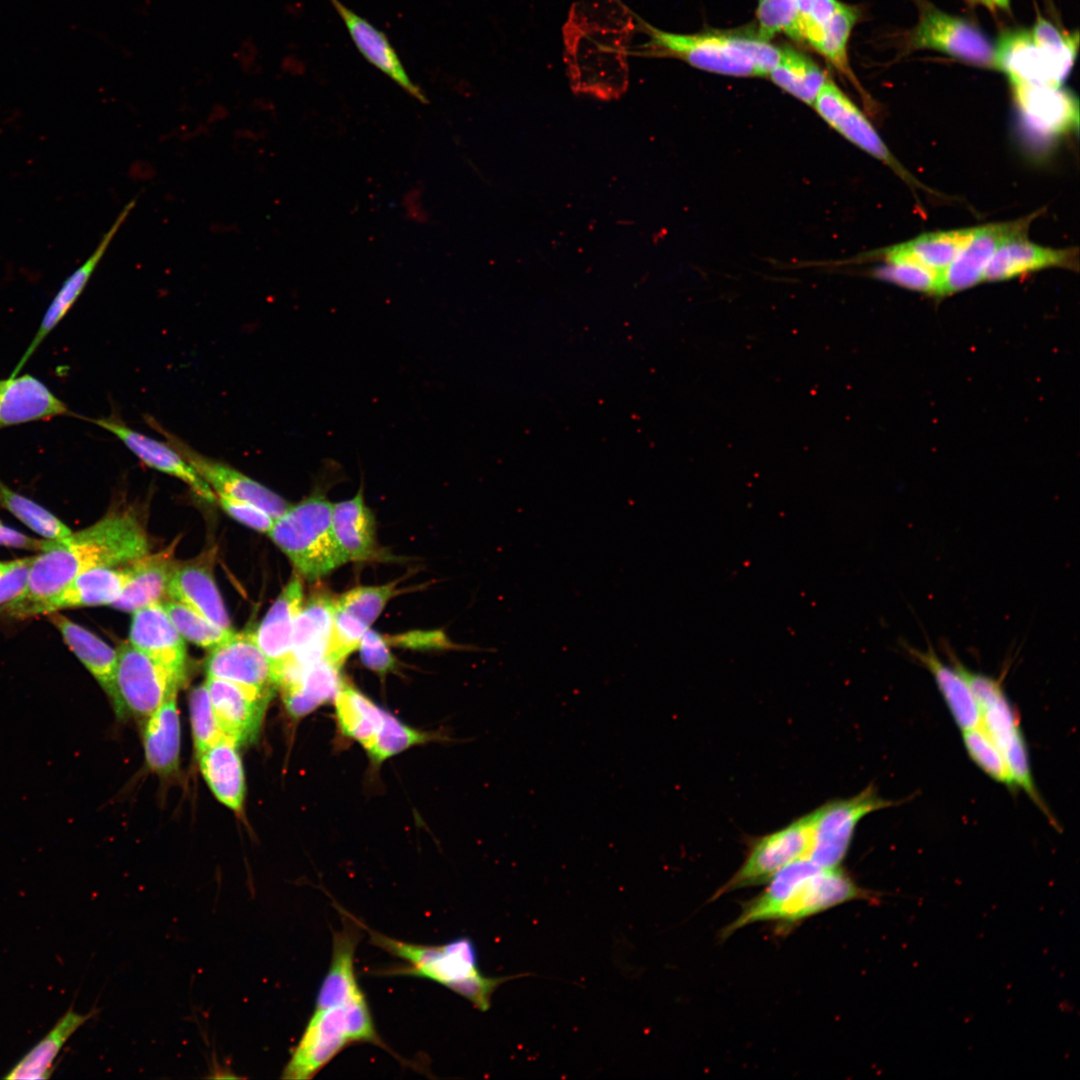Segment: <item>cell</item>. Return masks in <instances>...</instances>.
Listing matches in <instances>:
<instances>
[{
  "label": "cell",
  "mask_w": 1080,
  "mask_h": 1080,
  "mask_svg": "<svg viewBox=\"0 0 1080 1080\" xmlns=\"http://www.w3.org/2000/svg\"><path fill=\"white\" fill-rule=\"evenodd\" d=\"M129 643L165 667L184 684L186 680L185 640L169 618L162 602L133 612Z\"/></svg>",
  "instance_id": "d6986e66"
},
{
  "label": "cell",
  "mask_w": 1080,
  "mask_h": 1080,
  "mask_svg": "<svg viewBox=\"0 0 1080 1080\" xmlns=\"http://www.w3.org/2000/svg\"><path fill=\"white\" fill-rule=\"evenodd\" d=\"M48 616L68 647L106 693L116 715L123 717L115 681L117 650L58 611Z\"/></svg>",
  "instance_id": "cb8c5ba5"
},
{
  "label": "cell",
  "mask_w": 1080,
  "mask_h": 1080,
  "mask_svg": "<svg viewBox=\"0 0 1080 1080\" xmlns=\"http://www.w3.org/2000/svg\"><path fill=\"white\" fill-rule=\"evenodd\" d=\"M840 3L838 0H796L801 42L816 51L823 27Z\"/></svg>",
  "instance_id": "681fc988"
},
{
  "label": "cell",
  "mask_w": 1080,
  "mask_h": 1080,
  "mask_svg": "<svg viewBox=\"0 0 1080 1080\" xmlns=\"http://www.w3.org/2000/svg\"><path fill=\"white\" fill-rule=\"evenodd\" d=\"M369 628L356 617L335 607L325 659L340 669L346 659L358 649Z\"/></svg>",
  "instance_id": "bcb514c9"
},
{
  "label": "cell",
  "mask_w": 1080,
  "mask_h": 1080,
  "mask_svg": "<svg viewBox=\"0 0 1080 1080\" xmlns=\"http://www.w3.org/2000/svg\"><path fill=\"white\" fill-rule=\"evenodd\" d=\"M33 557L21 559L15 568L0 577V606L22 593L27 583Z\"/></svg>",
  "instance_id": "db71d44e"
},
{
  "label": "cell",
  "mask_w": 1080,
  "mask_h": 1080,
  "mask_svg": "<svg viewBox=\"0 0 1080 1080\" xmlns=\"http://www.w3.org/2000/svg\"><path fill=\"white\" fill-rule=\"evenodd\" d=\"M398 593L395 583L377 586H357L336 597L335 607L370 627L387 603Z\"/></svg>",
  "instance_id": "ee69618b"
},
{
  "label": "cell",
  "mask_w": 1080,
  "mask_h": 1080,
  "mask_svg": "<svg viewBox=\"0 0 1080 1080\" xmlns=\"http://www.w3.org/2000/svg\"><path fill=\"white\" fill-rule=\"evenodd\" d=\"M167 596L213 624L232 630L229 615L207 567L200 564L175 566L169 579Z\"/></svg>",
  "instance_id": "f1b7e54d"
},
{
  "label": "cell",
  "mask_w": 1080,
  "mask_h": 1080,
  "mask_svg": "<svg viewBox=\"0 0 1080 1080\" xmlns=\"http://www.w3.org/2000/svg\"><path fill=\"white\" fill-rule=\"evenodd\" d=\"M361 55L375 68L388 76L405 92L422 103L428 100L409 77L396 50L384 32L349 9L340 0H329Z\"/></svg>",
  "instance_id": "7402d4cb"
},
{
  "label": "cell",
  "mask_w": 1080,
  "mask_h": 1080,
  "mask_svg": "<svg viewBox=\"0 0 1080 1080\" xmlns=\"http://www.w3.org/2000/svg\"><path fill=\"white\" fill-rule=\"evenodd\" d=\"M647 42L633 53L647 57H670L711 73L737 77H764L776 64L780 47L758 32L707 31L670 33L637 17Z\"/></svg>",
  "instance_id": "7a4b0ae2"
},
{
  "label": "cell",
  "mask_w": 1080,
  "mask_h": 1080,
  "mask_svg": "<svg viewBox=\"0 0 1080 1080\" xmlns=\"http://www.w3.org/2000/svg\"><path fill=\"white\" fill-rule=\"evenodd\" d=\"M67 413L65 403L34 376L5 379L0 391V429Z\"/></svg>",
  "instance_id": "d4e9b609"
},
{
  "label": "cell",
  "mask_w": 1080,
  "mask_h": 1080,
  "mask_svg": "<svg viewBox=\"0 0 1080 1080\" xmlns=\"http://www.w3.org/2000/svg\"><path fill=\"white\" fill-rule=\"evenodd\" d=\"M48 544L49 539L31 538L0 522V545L42 552L48 547Z\"/></svg>",
  "instance_id": "11a10c76"
},
{
  "label": "cell",
  "mask_w": 1080,
  "mask_h": 1080,
  "mask_svg": "<svg viewBox=\"0 0 1080 1080\" xmlns=\"http://www.w3.org/2000/svg\"><path fill=\"white\" fill-rule=\"evenodd\" d=\"M387 1045L379 1036L367 1000L315 1008L283 1072L284 1079H311L353 1043Z\"/></svg>",
  "instance_id": "5b68a950"
},
{
  "label": "cell",
  "mask_w": 1080,
  "mask_h": 1080,
  "mask_svg": "<svg viewBox=\"0 0 1080 1080\" xmlns=\"http://www.w3.org/2000/svg\"><path fill=\"white\" fill-rule=\"evenodd\" d=\"M163 606L173 625L185 639L205 649H213L233 635V630L223 629L177 601H167Z\"/></svg>",
  "instance_id": "b9f144b4"
},
{
  "label": "cell",
  "mask_w": 1080,
  "mask_h": 1080,
  "mask_svg": "<svg viewBox=\"0 0 1080 1080\" xmlns=\"http://www.w3.org/2000/svg\"><path fill=\"white\" fill-rule=\"evenodd\" d=\"M897 804L881 797L872 784L852 797L825 802L810 812L811 845L807 858L821 868L840 866L858 823L870 813Z\"/></svg>",
  "instance_id": "8992f818"
},
{
  "label": "cell",
  "mask_w": 1080,
  "mask_h": 1080,
  "mask_svg": "<svg viewBox=\"0 0 1080 1080\" xmlns=\"http://www.w3.org/2000/svg\"><path fill=\"white\" fill-rule=\"evenodd\" d=\"M389 644L413 649L449 648L452 644L441 631H414L387 638Z\"/></svg>",
  "instance_id": "f5cc1de1"
},
{
  "label": "cell",
  "mask_w": 1080,
  "mask_h": 1080,
  "mask_svg": "<svg viewBox=\"0 0 1080 1080\" xmlns=\"http://www.w3.org/2000/svg\"><path fill=\"white\" fill-rule=\"evenodd\" d=\"M976 227L929 232L884 251L886 262H910L943 272L972 238Z\"/></svg>",
  "instance_id": "836d02e7"
},
{
  "label": "cell",
  "mask_w": 1080,
  "mask_h": 1080,
  "mask_svg": "<svg viewBox=\"0 0 1080 1080\" xmlns=\"http://www.w3.org/2000/svg\"><path fill=\"white\" fill-rule=\"evenodd\" d=\"M69 1008L49 1032L4 1076L8 1080H42L51 1076L54 1062L69 1038L93 1015Z\"/></svg>",
  "instance_id": "e575fe53"
},
{
  "label": "cell",
  "mask_w": 1080,
  "mask_h": 1080,
  "mask_svg": "<svg viewBox=\"0 0 1080 1080\" xmlns=\"http://www.w3.org/2000/svg\"><path fill=\"white\" fill-rule=\"evenodd\" d=\"M303 602L302 579L294 574L254 632L256 643L271 664L277 687L294 662L293 632Z\"/></svg>",
  "instance_id": "2e32d148"
},
{
  "label": "cell",
  "mask_w": 1080,
  "mask_h": 1080,
  "mask_svg": "<svg viewBox=\"0 0 1080 1080\" xmlns=\"http://www.w3.org/2000/svg\"><path fill=\"white\" fill-rule=\"evenodd\" d=\"M757 20L758 33L764 38L785 34L801 42L796 0H758Z\"/></svg>",
  "instance_id": "7dc6e473"
},
{
  "label": "cell",
  "mask_w": 1080,
  "mask_h": 1080,
  "mask_svg": "<svg viewBox=\"0 0 1080 1080\" xmlns=\"http://www.w3.org/2000/svg\"><path fill=\"white\" fill-rule=\"evenodd\" d=\"M151 424L166 437L168 443L187 460L215 494H223L250 502L265 510L274 519L280 517L291 506L280 495L228 464L206 457L191 449L181 439L163 429L157 422L151 420Z\"/></svg>",
  "instance_id": "8fae6325"
},
{
  "label": "cell",
  "mask_w": 1080,
  "mask_h": 1080,
  "mask_svg": "<svg viewBox=\"0 0 1080 1080\" xmlns=\"http://www.w3.org/2000/svg\"><path fill=\"white\" fill-rule=\"evenodd\" d=\"M4 383H5V379H4V380H0V391H1L2 387L4 386Z\"/></svg>",
  "instance_id": "680465c9"
},
{
  "label": "cell",
  "mask_w": 1080,
  "mask_h": 1080,
  "mask_svg": "<svg viewBox=\"0 0 1080 1080\" xmlns=\"http://www.w3.org/2000/svg\"><path fill=\"white\" fill-rule=\"evenodd\" d=\"M90 421L115 435L145 465L178 478L204 501L216 502L212 488L169 443L141 434L114 415Z\"/></svg>",
  "instance_id": "e0dca14e"
},
{
  "label": "cell",
  "mask_w": 1080,
  "mask_h": 1080,
  "mask_svg": "<svg viewBox=\"0 0 1080 1080\" xmlns=\"http://www.w3.org/2000/svg\"><path fill=\"white\" fill-rule=\"evenodd\" d=\"M767 76L778 87L809 105H813L829 79L810 57L790 47L780 48L779 58Z\"/></svg>",
  "instance_id": "74e56055"
},
{
  "label": "cell",
  "mask_w": 1080,
  "mask_h": 1080,
  "mask_svg": "<svg viewBox=\"0 0 1080 1080\" xmlns=\"http://www.w3.org/2000/svg\"><path fill=\"white\" fill-rule=\"evenodd\" d=\"M192 735L197 757L226 737L215 717L205 684L194 688L189 697Z\"/></svg>",
  "instance_id": "f6af8a7d"
},
{
  "label": "cell",
  "mask_w": 1080,
  "mask_h": 1080,
  "mask_svg": "<svg viewBox=\"0 0 1080 1080\" xmlns=\"http://www.w3.org/2000/svg\"><path fill=\"white\" fill-rule=\"evenodd\" d=\"M204 684L223 733L238 745L252 741L271 695L213 677H207Z\"/></svg>",
  "instance_id": "ac0fdd59"
},
{
  "label": "cell",
  "mask_w": 1080,
  "mask_h": 1080,
  "mask_svg": "<svg viewBox=\"0 0 1080 1080\" xmlns=\"http://www.w3.org/2000/svg\"><path fill=\"white\" fill-rule=\"evenodd\" d=\"M149 553L145 529L130 512H111L93 525L48 547L33 557L26 586L0 606V615L21 619L32 605L61 591L81 573L100 567L129 564Z\"/></svg>",
  "instance_id": "6da1fadb"
},
{
  "label": "cell",
  "mask_w": 1080,
  "mask_h": 1080,
  "mask_svg": "<svg viewBox=\"0 0 1080 1080\" xmlns=\"http://www.w3.org/2000/svg\"><path fill=\"white\" fill-rule=\"evenodd\" d=\"M332 503L320 490L291 505L268 533L300 577L317 581L348 560L332 528Z\"/></svg>",
  "instance_id": "277c9868"
},
{
  "label": "cell",
  "mask_w": 1080,
  "mask_h": 1080,
  "mask_svg": "<svg viewBox=\"0 0 1080 1080\" xmlns=\"http://www.w3.org/2000/svg\"><path fill=\"white\" fill-rule=\"evenodd\" d=\"M216 501L236 521L261 533L270 532L275 519L262 508L223 494H216Z\"/></svg>",
  "instance_id": "816d5d0a"
},
{
  "label": "cell",
  "mask_w": 1080,
  "mask_h": 1080,
  "mask_svg": "<svg viewBox=\"0 0 1080 1080\" xmlns=\"http://www.w3.org/2000/svg\"><path fill=\"white\" fill-rule=\"evenodd\" d=\"M20 561L21 559H16L12 561H0V577L15 568L20 563Z\"/></svg>",
  "instance_id": "6f0895ef"
},
{
  "label": "cell",
  "mask_w": 1080,
  "mask_h": 1080,
  "mask_svg": "<svg viewBox=\"0 0 1080 1080\" xmlns=\"http://www.w3.org/2000/svg\"><path fill=\"white\" fill-rule=\"evenodd\" d=\"M117 655L115 681L123 716L128 711L151 715L183 685L175 674L128 642L121 644Z\"/></svg>",
  "instance_id": "ba28073f"
},
{
  "label": "cell",
  "mask_w": 1080,
  "mask_h": 1080,
  "mask_svg": "<svg viewBox=\"0 0 1080 1080\" xmlns=\"http://www.w3.org/2000/svg\"><path fill=\"white\" fill-rule=\"evenodd\" d=\"M903 646L909 656L930 672L957 726L962 731L978 726L980 713L977 703L958 670L953 665L945 664L931 645L925 650L906 644Z\"/></svg>",
  "instance_id": "1f68e13d"
},
{
  "label": "cell",
  "mask_w": 1080,
  "mask_h": 1080,
  "mask_svg": "<svg viewBox=\"0 0 1080 1080\" xmlns=\"http://www.w3.org/2000/svg\"><path fill=\"white\" fill-rule=\"evenodd\" d=\"M911 45L933 49L965 62L996 68L995 46L975 26L935 8H925L911 36Z\"/></svg>",
  "instance_id": "30bf717a"
},
{
  "label": "cell",
  "mask_w": 1080,
  "mask_h": 1080,
  "mask_svg": "<svg viewBox=\"0 0 1080 1080\" xmlns=\"http://www.w3.org/2000/svg\"><path fill=\"white\" fill-rule=\"evenodd\" d=\"M1017 105L1032 128L1059 134L1078 127L1077 98L1061 85L1014 83Z\"/></svg>",
  "instance_id": "603a6c76"
},
{
  "label": "cell",
  "mask_w": 1080,
  "mask_h": 1080,
  "mask_svg": "<svg viewBox=\"0 0 1080 1080\" xmlns=\"http://www.w3.org/2000/svg\"><path fill=\"white\" fill-rule=\"evenodd\" d=\"M135 201H130L119 213L115 221L110 228L103 235L102 239L98 243L93 253L76 269L70 276L63 282L62 286L54 296L49 307L47 308L40 326L34 335L31 343L21 357L19 363L14 368L10 377L18 375L22 367L26 364L32 354L41 345L43 340L50 334V332L59 324L63 317L67 314L78 297L83 292L94 270L98 266L100 260L108 249L110 243L115 237L117 231L122 226L130 212L134 208Z\"/></svg>",
  "instance_id": "44dd1931"
},
{
  "label": "cell",
  "mask_w": 1080,
  "mask_h": 1080,
  "mask_svg": "<svg viewBox=\"0 0 1080 1080\" xmlns=\"http://www.w3.org/2000/svg\"><path fill=\"white\" fill-rule=\"evenodd\" d=\"M1077 250L1053 249L1030 242L1026 236L1005 242L988 263L983 281H1003L1049 267L1073 268Z\"/></svg>",
  "instance_id": "4316f807"
},
{
  "label": "cell",
  "mask_w": 1080,
  "mask_h": 1080,
  "mask_svg": "<svg viewBox=\"0 0 1080 1080\" xmlns=\"http://www.w3.org/2000/svg\"><path fill=\"white\" fill-rule=\"evenodd\" d=\"M0 506L27 527L49 540H62L72 532L60 519L31 499L14 492L0 481Z\"/></svg>",
  "instance_id": "ab89813d"
},
{
  "label": "cell",
  "mask_w": 1080,
  "mask_h": 1080,
  "mask_svg": "<svg viewBox=\"0 0 1080 1080\" xmlns=\"http://www.w3.org/2000/svg\"><path fill=\"white\" fill-rule=\"evenodd\" d=\"M975 3L985 6L989 10L995 12L999 10H1007L1009 8V0H971Z\"/></svg>",
  "instance_id": "9f6ffc18"
},
{
  "label": "cell",
  "mask_w": 1080,
  "mask_h": 1080,
  "mask_svg": "<svg viewBox=\"0 0 1080 1080\" xmlns=\"http://www.w3.org/2000/svg\"><path fill=\"white\" fill-rule=\"evenodd\" d=\"M854 900L873 903L879 895L859 886L840 866L819 867L796 884L771 921L792 924Z\"/></svg>",
  "instance_id": "9c48e42d"
},
{
  "label": "cell",
  "mask_w": 1080,
  "mask_h": 1080,
  "mask_svg": "<svg viewBox=\"0 0 1080 1080\" xmlns=\"http://www.w3.org/2000/svg\"><path fill=\"white\" fill-rule=\"evenodd\" d=\"M360 922L374 946L404 962L387 968L386 975L432 980L459 994L483 1012L490 1008L491 997L501 984L527 975H483L478 969L476 946L469 937H459L440 945L415 944L391 938Z\"/></svg>",
  "instance_id": "3957f363"
},
{
  "label": "cell",
  "mask_w": 1080,
  "mask_h": 1080,
  "mask_svg": "<svg viewBox=\"0 0 1080 1080\" xmlns=\"http://www.w3.org/2000/svg\"><path fill=\"white\" fill-rule=\"evenodd\" d=\"M336 597L318 589L303 602L293 632V665L304 668L325 658ZM290 667V668H291Z\"/></svg>",
  "instance_id": "484cf974"
},
{
  "label": "cell",
  "mask_w": 1080,
  "mask_h": 1080,
  "mask_svg": "<svg viewBox=\"0 0 1080 1080\" xmlns=\"http://www.w3.org/2000/svg\"><path fill=\"white\" fill-rule=\"evenodd\" d=\"M811 845V815H803L788 825L750 841L744 862L711 899L767 883L785 866L807 858Z\"/></svg>",
  "instance_id": "52a82bcc"
},
{
  "label": "cell",
  "mask_w": 1080,
  "mask_h": 1080,
  "mask_svg": "<svg viewBox=\"0 0 1080 1080\" xmlns=\"http://www.w3.org/2000/svg\"><path fill=\"white\" fill-rule=\"evenodd\" d=\"M813 106L833 129L851 143L883 161L905 181L918 184L890 153L863 112L831 79L823 85Z\"/></svg>",
  "instance_id": "5bb4252c"
},
{
  "label": "cell",
  "mask_w": 1080,
  "mask_h": 1080,
  "mask_svg": "<svg viewBox=\"0 0 1080 1080\" xmlns=\"http://www.w3.org/2000/svg\"><path fill=\"white\" fill-rule=\"evenodd\" d=\"M130 567H100L75 577L57 594L30 606L21 619L58 610L111 604L131 579Z\"/></svg>",
  "instance_id": "ffe728a7"
},
{
  "label": "cell",
  "mask_w": 1080,
  "mask_h": 1080,
  "mask_svg": "<svg viewBox=\"0 0 1080 1080\" xmlns=\"http://www.w3.org/2000/svg\"><path fill=\"white\" fill-rule=\"evenodd\" d=\"M1035 215L1014 221L976 227L955 260L941 273L938 295H948L983 281L985 269L996 251L1007 241L1026 236Z\"/></svg>",
  "instance_id": "4fadbf2b"
},
{
  "label": "cell",
  "mask_w": 1080,
  "mask_h": 1080,
  "mask_svg": "<svg viewBox=\"0 0 1080 1080\" xmlns=\"http://www.w3.org/2000/svg\"><path fill=\"white\" fill-rule=\"evenodd\" d=\"M358 650L363 665L380 675L392 672L397 667L387 638L377 631L369 628L363 635Z\"/></svg>",
  "instance_id": "f907efd6"
},
{
  "label": "cell",
  "mask_w": 1080,
  "mask_h": 1080,
  "mask_svg": "<svg viewBox=\"0 0 1080 1080\" xmlns=\"http://www.w3.org/2000/svg\"><path fill=\"white\" fill-rule=\"evenodd\" d=\"M332 528L347 560L364 561L376 555L375 518L364 500L363 488L348 500L332 504Z\"/></svg>",
  "instance_id": "4dcf8cb0"
},
{
  "label": "cell",
  "mask_w": 1080,
  "mask_h": 1080,
  "mask_svg": "<svg viewBox=\"0 0 1080 1080\" xmlns=\"http://www.w3.org/2000/svg\"><path fill=\"white\" fill-rule=\"evenodd\" d=\"M239 745L224 737L198 758L204 779L215 797L228 808L240 811L245 796V778Z\"/></svg>",
  "instance_id": "d6a6232c"
},
{
  "label": "cell",
  "mask_w": 1080,
  "mask_h": 1080,
  "mask_svg": "<svg viewBox=\"0 0 1080 1080\" xmlns=\"http://www.w3.org/2000/svg\"><path fill=\"white\" fill-rule=\"evenodd\" d=\"M334 703L342 734L357 741L366 750L382 724L385 710L344 681L334 697Z\"/></svg>",
  "instance_id": "8d00e7d4"
},
{
  "label": "cell",
  "mask_w": 1080,
  "mask_h": 1080,
  "mask_svg": "<svg viewBox=\"0 0 1080 1080\" xmlns=\"http://www.w3.org/2000/svg\"><path fill=\"white\" fill-rule=\"evenodd\" d=\"M963 742L969 757L990 778L1016 788L1005 759L985 730L980 726L963 730Z\"/></svg>",
  "instance_id": "7bdbcfd3"
},
{
  "label": "cell",
  "mask_w": 1080,
  "mask_h": 1080,
  "mask_svg": "<svg viewBox=\"0 0 1080 1080\" xmlns=\"http://www.w3.org/2000/svg\"><path fill=\"white\" fill-rule=\"evenodd\" d=\"M144 730V751L149 768L168 775L178 768L180 722L176 695L166 700L151 715Z\"/></svg>",
  "instance_id": "d590c367"
},
{
  "label": "cell",
  "mask_w": 1080,
  "mask_h": 1080,
  "mask_svg": "<svg viewBox=\"0 0 1080 1080\" xmlns=\"http://www.w3.org/2000/svg\"><path fill=\"white\" fill-rule=\"evenodd\" d=\"M435 738L433 733L413 728L385 710L382 724L366 751L372 762L380 764L413 746Z\"/></svg>",
  "instance_id": "60d3db41"
},
{
  "label": "cell",
  "mask_w": 1080,
  "mask_h": 1080,
  "mask_svg": "<svg viewBox=\"0 0 1080 1080\" xmlns=\"http://www.w3.org/2000/svg\"><path fill=\"white\" fill-rule=\"evenodd\" d=\"M175 544L156 554L129 563L131 579L120 595L110 605L120 611L135 612L150 604L161 602L167 595L168 583L175 567L173 551Z\"/></svg>",
  "instance_id": "f546056e"
},
{
  "label": "cell",
  "mask_w": 1080,
  "mask_h": 1080,
  "mask_svg": "<svg viewBox=\"0 0 1080 1080\" xmlns=\"http://www.w3.org/2000/svg\"><path fill=\"white\" fill-rule=\"evenodd\" d=\"M941 273L910 262H886L874 274L904 288L938 295Z\"/></svg>",
  "instance_id": "c3c4849f"
},
{
  "label": "cell",
  "mask_w": 1080,
  "mask_h": 1080,
  "mask_svg": "<svg viewBox=\"0 0 1080 1080\" xmlns=\"http://www.w3.org/2000/svg\"><path fill=\"white\" fill-rule=\"evenodd\" d=\"M207 677L227 680L272 696L277 687L271 664L256 643L254 632L233 633L210 650Z\"/></svg>",
  "instance_id": "9a60e30c"
},
{
  "label": "cell",
  "mask_w": 1080,
  "mask_h": 1080,
  "mask_svg": "<svg viewBox=\"0 0 1080 1080\" xmlns=\"http://www.w3.org/2000/svg\"><path fill=\"white\" fill-rule=\"evenodd\" d=\"M858 19V10L845 3H840L833 15L823 27L822 36L816 52L826 58L831 65L857 84L848 62V41Z\"/></svg>",
  "instance_id": "f35d334b"
},
{
  "label": "cell",
  "mask_w": 1080,
  "mask_h": 1080,
  "mask_svg": "<svg viewBox=\"0 0 1080 1080\" xmlns=\"http://www.w3.org/2000/svg\"><path fill=\"white\" fill-rule=\"evenodd\" d=\"M996 68L1007 74L1012 84L1061 85L1073 62L1039 45L1030 31L1004 33L995 46Z\"/></svg>",
  "instance_id": "7c38bea8"
},
{
  "label": "cell",
  "mask_w": 1080,
  "mask_h": 1080,
  "mask_svg": "<svg viewBox=\"0 0 1080 1080\" xmlns=\"http://www.w3.org/2000/svg\"><path fill=\"white\" fill-rule=\"evenodd\" d=\"M339 671L324 658L287 673L278 687L288 712L293 717H302L334 700L342 683Z\"/></svg>",
  "instance_id": "83f0119b"
}]
</instances>
